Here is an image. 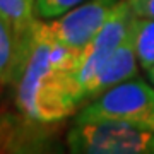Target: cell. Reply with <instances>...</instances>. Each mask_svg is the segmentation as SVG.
<instances>
[{"mask_svg": "<svg viewBox=\"0 0 154 154\" xmlns=\"http://www.w3.org/2000/svg\"><path fill=\"white\" fill-rule=\"evenodd\" d=\"M79 53L60 43L46 22L36 19L19 50L12 77L21 115L48 125L70 116L82 105L75 82Z\"/></svg>", "mask_w": 154, "mask_h": 154, "instance_id": "1", "label": "cell"}, {"mask_svg": "<svg viewBox=\"0 0 154 154\" xmlns=\"http://www.w3.org/2000/svg\"><path fill=\"white\" fill-rule=\"evenodd\" d=\"M67 146L75 154H154V132L115 120H75Z\"/></svg>", "mask_w": 154, "mask_h": 154, "instance_id": "2", "label": "cell"}, {"mask_svg": "<svg viewBox=\"0 0 154 154\" xmlns=\"http://www.w3.org/2000/svg\"><path fill=\"white\" fill-rule=\"evenodd\" d=\"M75 120H115L154 132V86L137 75L123 81L91 99Z\"/></svg>", "mask_w": 154, "mask_h": 154, "instance_id": "3", "label": "cell"}, {"mask_svg": "<svg viewBox=\"0 0 154 154\" xmlns=\"http://www.w3.org/2000/svg\"><path fill=\"white\" fill-rule=\"evenodd\" d=\"M118 2L120 0H84L46 24L60 43L82 51L111 17Z\"/></svg>", "mask_w": 154, "mask_h": 154, "instance_id": "4", "label": "cell"}, {"mask_svg": "<svg viewBox=\"0 0 154 154\" xmlns=\"http://www.w3.org/2000/svg\"><path fill=\"white\" fill-rule=\"evenodd\" d=\"M137 65L139 60L135 55V48L132 43V31H130V36L98 67V70L82 86V91H81L82 103L94 99L96 96L103 94L116 84L135 77Z\"/></svg>", "mask_w": 154, "mask_h": 154, "instance_id": "5", "label": "cell"}, {"mask_svg": "<svg viewBox=\"0 0 154 154\" xmlns=\"http://www.w3.org/2000/svg\"><path fill=\"white\" fill-rule=\"evenodd\" d=\"M36 0H0V16L12 26L21 48L36 22Z\"/></svg>", "mask_w": 154, "mask_h": 154, "instance_id": "6", "label": "cell"}, {"mask_svg": "<svg viewBox=\"0 0 154 154\" xmlns=\"http://www.w3.org/2000/svg\"><path fill=\"white\" fill-rule=\"evenodd\" d=\"M132 43L139 65L144 70H149L154 65V19L134 16Z\"/></svg>", "mask_w": 154, "mask_h": 154, "instance_id": "7", "label": "cell"}, {"mask_svg": "<svg viewBox=\"0 0 154 154\" xmlns=\"http://www.w3.org/2000/svg\"><path fill=\"white\" fill-rule=\"evenodd\" d=\"M17 57L19 45L16 33L11 24L0 16V84L12 82L17 67Z\"/></svg>", "mask_w": 154, "mask_h": 154, "instance_id": "8", "label": "cell"}, {"mask_svg": "<svg viewBox=\"0 0 154 154\" xmlns=\"http://www.w3.org/2000/svg\"><path fill=\"white\" fill-rule=\"evenodd\" d=\"M82 2L84 0H36V14L43 19H53Z\"/></svg>", "mask_w": 154, "mask_h": 154, "instance_id": "9", "label": "cell"}, {"mask_svg": "<svg viewBox=\"0 0 154 154\" xmlns=\"http://www.w3.org/2000/svg\"><path fill=\"white\" fill-rule=\"evenodd\" d=\"M132 9L134 16L154 19V0H125Z\"/></svg>", "mask_w": 154, "mask_h": 154, "instance_id": "10", "label": "cell"}, {"mask_svg": "<svg viewBox=\"0 0 154 154\" xmlns=\"http://www.w3.org/2000/svg\"><path fill=\"white\" fill-rule=\"evenodd\" d=\"M146 72H147V77H149V81H151V84L154 86V65L151 67L149 70H146Z\"/></svg>", "mask_w": 154, "mask_h": 154, "instance_id": "11", "label": "cell"}]
</instances>
